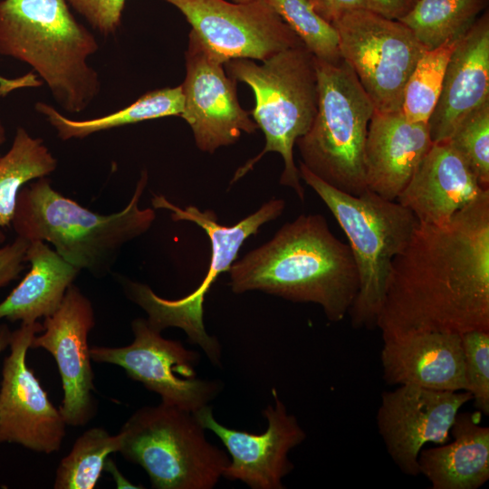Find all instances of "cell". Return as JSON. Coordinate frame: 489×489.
Returning <instances> with one entry per match:
<instances>
[{
	"label": "cell",
	"instance_id": "37",
	"mask_svg": "<svg viewBox=\"0 0 489 489\" xmlns=\"http://www.w3.org/2000/svg\"><path fill=\"white\" fill-rule=\"evenodd\" d=\"M6 139L5 129L0 120V145H2Z\"/></svg>",
	"mask_w": 489,
	"mask_h": 489
},
{
	"label": "cell",
	"instance_id": "38",
	"mask_svg": "<svg viewBox=\"0 0 489 489\" xmlns=\"http://www.w3.org/2000/svg\"><path fill=\"white\" fill-rule=\"evenodd\" d=\"M230 1L235 2V3H247L253 0H230Z\"/></svg>",
	"mask_w": 489,
	"mask_h": 489
},
{
	"label": "cell",
	"instance_id": "22",
	"mask_svg": "<svg viewBox=\"0 0 489 489\" xmlns=\"http://www.w3.org/2000/svg\"><path fill=\"white\" fill-rule=\"evenodd\" d=\"M453 440L421 449L419 474L433 489H477L489 479V427L476 415L458 412L451 427Z\"/></svg>",
	"mask_w": 489,
	"mask_h": 489
},
{
	"label": "cell",
	"instance_id": "21",
	"mask_svg": "<svg viewBox=\"0 0 489 489\" xmlns=\"http://www.w3.org/2000/svg\"><path fill=\"white\" fill-rule=\"evenodd\" d=\"M487 189L445 141L433 144L397 201L419 223L442 225Z\"/></svg>",
	"mask_w": 489,
	"mask_h": 489
},
{
	"label": "cell",
	"instance_id": "33",
	"mask_svg": "<svg viewBox=\"0 0 489 489\" xmlns=\"http://www.w3.org/2000/svg\"><path fill=\"white\" fill-rule=\"evenodd\" d=\"M30 241L21 236L0 248V288L16 279L24 270Z\"/></svg>",
	"mask_w": 489,
	"mask_h": 489
},
{
	"label": "cell",
	"instance_id": "3",
	"mask_svg": "<svg viewBox=\"0 0 489 489\" xmlns=\"http://www.w3.org/2000/svg\"><path fill=\"white\" fill-rule=\"evenodd\" d=\"M99 49L67 0H1L0 54L30 65L68 112L88 108L101 91L88 59Z\"/></svg>",
	"mask_w": 489,
	"mask_h": 489
},
{
	"label": "cell",
	"instance_id": "2",
	"mask_svg": "<svg viewBox=\"0 0 489 489\" xmlns=\"http://www.w3.org/2000/svg\"><path fill=\"white\" fill-rule=\"evenodd\" d=\"M228 273L235 293L261 291L316 303L332 322L349 313L360 287L349 244L331 233L320 214L287 222L271 240L235 260Z\"/></svg>",
	"mask_w": 489,
	"mask_h": 489
},
{
	"label": "cell",
	"instance_id": "34",
	"mask_svg": "<svg viewBox=\"0 0 489 489\" xmlns=\"http://www.w3.org/2000/svg\"><path fill=\"white\" fill-rule=\"evenodd\" d=\"M325 21L332 24L347 12L369 8L367 0H306Z\"/></svg>",
	"mask_w": 489,
	"mask_h": 489
},
{
	"label": "cell",
	"instance_id": "1",
	"mask_svg": "<svg viewBox=\"0 0 489 489\" xmlns=\"http://www.w3.org/2000/svg\"><path fill=\"white\" fill-rule=\"evenodd\" d=\"M375 327L382 340L489 331V189L445 225L418 222L391 263Z\"/></svg>",
	"mask_w": 489,
	"mask_h": 489
},
{
	"label": "cell",
	"instance_id": "27",
	"mask_svg": "<svg viewBox=\"0 0 489 489\" xmlns=\"http://www.w3.org/2000/svg\"><path fill=\"white\" fill-rule=\"evenodd\" d=\"M120 436L101 427L82 434L57 468L53 488L92 489L108 464V456L119 452Z\"/></svg>",
	"mask_w": 489,
	"mask_h": 489
},
{
	"label": "cell",
	"instance_id": "31",
	"mask_svg": "<svg viewBox=\"0 0 489 489\" xmlns=\"http://www.w3.org/2000/svg\"><path fill=\"white\" fill-rule=\"evenodd\" d=\"M466 391L475 407L489 414V331L474 330L461 335Z\"/></svg>",
	"mask_w": 489,
	"mask_h": 489
},
{
	"label": "cell",
	"instance_id": "19",
	"mask_svg": "<svg viewBox=\"0 0 489 489\" xmlns=\"http://www.w3.org/2000/svg\"><path fill=\"white\" fill-rule=\"evenodd\" d=\"M489 101V14L460 38L446 69L437 103L427 121L434 143L445 142L457 125Z\"/></svg>",
	"mask_w": 489,
	"mask_h": 489
},
{
	"label": "cell",
	"instance_id": "16",
	"mask_svg": "<svg viewBox=\"0 0 489 489\" xmlns=\"http://www.w3.org/2000/svg\"><path fill=\"white\" fill-rule=\"evenodd\" d=\"M272 396L273 404L263 411L268 425L262 434L220 424L209 405L193 413L205 430H210L222 441L231 455L222 477L241 481L253 489L285 487L283 479L294 467L289 453L305 440L306 433L297 418L287 412L274 388Z\"/></svg>",
	"mask_w": 489,
	"mask_h": 489
},
{
	"label": "cell",
	"instance_id": "36",
	"mask_svg": "<svg viewBox=\"0 0 489 489\" xmlns=\"http://www.w3.org/2000/svg\"><path fill=\"white\" fill-rule=\"evenodd\" d=\"M12 331L6 324L0 325V354L9 346Z\"/></svg>",
	"mask_w": 489,
	"mask_h": 489
},
{
	"label": "cell",
	"instance_id": "4",
	"mask_svg": "<svg viewBox=\"0 0 489 489\" xmlns=\"http://www.w3.org/2000/svg\"><path fill=\"white\" fill-rule=\"evenodd\" d=\"M148 175L141 173L129 204L117 213L101 215L54 190L47 177L19 192L13 227L18 236L52 244L65 261L96 276L110 272L121 247L146 233L156 214L141 209Z\"/></svg>",
	"mask_w": 489,
	"mask_h": 489
},
{
	"label": "cell",
	"instance_id": "8",
	"mask_svg": "<svg viewBox=\"0 0 489 489\" xmlns=\"http://www.w3.org/2000/svg\"><path fill=\"white\" fill-rule=\"evenodd\" d=\"M152 206L170 211L172 220L192 222L206 233L212 249L209 269L200 285L179 299L160 297L147 284L128 279L121 280L123 289L128 298L145 311L151 328L159 332L169 327L183 330L191 343L201 347L209 360L220 366L221 346L215 336L206 332L204 325L205 297L217 277L229 271L244 241L256 235L263 225L278 218L285 202L273 198L230 226L220 225L213 210L201 211L195 206L182 208L162 195H153Z\"/></svg>",
	"mask_w": 489,
	"mask_h": 489
},
{
	"label": "cell",
	"instance_id": "29",
	"mask_svg": "<svg viewBox=\"0 0 489 489\" xmlns=\"http://www.w3.org/2000/svg\"><path fill=\"white\" fill-rule=\"evenodd\" d=\"M264 1L316 59L331 63L342 60L336 29L322 19L306 0Z\"/></svg>",
	"mask_w": 489,
	"mask_h": 489
},
{
	"label": "cell",
	"instance_id": "23",
	"mask_svg": "<svg viewBox=\"0 0 489 489\" xmlns=\"http://www.w3.org/2000/svg\"><path fill=\"white\" fill-rule=\"evenodd\" d=\"M25 261L30 271L0 302V320L32 323L51 316L81 271L42 240L30 241Z\"/></svg>",
	"mask_w": 489,
	"mask_h": 489
},
{
	"label": "cell",
	"instance_id": "28",
	"mask_svg": "<svg viewBox=\"0 0 489 489\" xmlns=\"http://www.w3.org/2000/svg\"><path fill=\"white\" fill-rule=\"evenodd\" d=\"M460 38L426 50L417 61L406 82L401 105L409 121L427 123L437 103L448 61Z\"/></svg>",
	"mask_w": 489,
	"mask_h": 489
},
{
	"label": "cell",
	"instance_id": "10",
	"mask_svg": "<svg viewBox=\"0 0 489 489\" xmlns=\"http://www.w3.org/2000/svg\"><path fill=\"white\" fill-rule=\"evenodd\" d=\"M339 51L375 110H401L406 82L426 51L410 29L369 8L356 9L331 24Z\"/></svg>",
	"mask_w": 489,
	"mask_h": 489
},
{
	"label": "cell",
	"instance_id": "14",
	"mask_svg": "<svg viewBox=\"0 0 489 489\" xmlns=\"http://www.w3.org/2000/svg\"><path fill=\"white\" fill-rule=\"evenodd\" d=\"M43 330V325L34 321L21 322L12 331L10 353L2 369L0 444H18L51 454L60 450L67 424L26 363L32 340Z\"/></svg>",
	"mask_w": 489,
	"mask_h": 489
},
{
	"label": "cell",
	"instance_id": "20",
	"mask_svg": "<svg viewBox=\"0 0 489 489\" xmlns=\"http://www.w3.org/2000/svg\"><path fill=\"white\" fill-rule=\"evenodd\" d=\"M433 144L427 122L409 121L401 110H375L365 144L367 189L397 200Z\"/></svg>",
	"mask_w": 489,
	"mask_h": 489
},
{
	"label": "cell",
	"instance_id": "17",
	"mask_svg": "<svg viewBox=\"0 0 489 489\" xmlns=\"http://www.w3.org/2000/svg\"><path fill=\"white\" fill-rule=\"evenodd\" d=\"M43 330L31 349H43L54 358L62 379L63 398L59 408L67 425H86L94 416L93 371L88 335L94 326L91 301L72 283L59 308L44 318Z\"/></svg>",
	"mask_w": 489,
	"mask_h": 489
},
{
	"label": "cell",
	"instance_id": "12",
	"mask_svg": "<svg viewBox=\"0 0 489 489\" xmlns=\"http://www.w3.org/2000/svg\"><path fill=\"white\" fill-rule=\"evenodd\" d=\"M177 8L192 31L225 63L264 61L302 43L264 0H164Z\"/></svg>",
	"mask_w": 489,
	"mask_h": 489
},
{
	"label": "cell",
	"instance_id": "26",
	"mask_svg": "<svg viewBox=\"0 0 489 489\" xmlns=\"http://www.w3.org/2000/svg\"><path fill=\"white\" fill-rule=\"evenodd\" d=\"M488 0H417L398 20L431 50L462 37L487 6Z\"/></svg>",
	"mask_w": 489,
	"mask_h": 489
},
{
	"label": "cell",
	"instance_id": "18",
	"mask_svg": "<svg viewBox=\"0 0 489 489\" xmlns=\"http://www.w3.org/2000/svg\"><path fill=\"white\" fill-rule=\"evenodd\" d=\"M380 362L388 385L466 391L461 334L413 331L384 339Z\"/></svg>",
	"mask_w": 489,
	"mask_h": 489
},
{
	"label": "cell",
	"instance_id": "13",
	"mask_svg": "<svg viewBox=\"0 0 489 489\" xmlns=\"http://www.w3.org/2000/svg\"><path fill=\"white\" fill-rule=\"evenodd\" d=\"M185 60L181 117L191 128L198 149L214 153L238 141L243 132L254 133L258 127L238 101L236 81L192 30Z\"/></svg>",
	"mask_w": 489,
	"mask_h": 489
},
{
	"label": "cell",
	"instance_id": "15",
	"mask_svg": "<svg viewBox=\"0 0 489 489\" xmlns=\"http://www.w3.org/2000/svg\"><path fill=\"white\" fill-rule=\"evenodd\" d=\"M470 392L436 390L400 385L381 393L377 412L379 433L387 451L402 473L419 475L417 458L427 443L450 440L451 427Z\"/></svg>",
	"mask_w": 489,
	"mask_h": 489
},
{
	"label": "cell",
	"instance_id": "35",
	"mask_svg": "<svg viewBox=\"0 0 489 489\" xmlns=\"http://www.w3.org/2000/svg\"><path fill=\"white\" fill-rule=\"evenodd\" d=\"M369 9L388 18L398 20L405 15L417 0H367Z\"/></svg>",
	"mask_w": 489,
	"mask_h": 489
},
{
	"label": "cell",
	"instance_id": "32",
	"mask_svg": "<svg viewBox=\"0 0 489 489\" xmlns=\"http://www.w3.org/2000/svg\"><path fill=\"white\" fill-rule=\"evenodd\" d=\"M89 24L103 35L118 30L126 0H67Z\"/></svg>",
	"mask_w": 489,
	"mask_h": 489
},
{
	"label": "cell",
	"instance_id": "5",
	"mask_svg": "<svg viewBox=\"0 0 489 489\" xmlns=\"http://www.w3.org/2000/svg\"><path fill=\"white\" fill-rule=\"evenodd\" d=\"M224 65L231 78L252 89L255 104L251 115L265 139L264 149L236 170L231 184L250 171L264 154L276 152L284 165L280 184L293 189L303 202L304 188L293 159V147L309 130L318 109L315 57L302 44L260 63L232 59Z\"/></svg>",
	"mask_w": 489,
	"mask_h": 489
},
{
	"label": "cell",
	"instance_id": "7",
	"mask_svg": "<svg viewBox=\"0 0 489 489\" xmlns=\"http://www.w3.org/2000/svg\"><path fill=\"white\" fill-rule=\"evenodd\" d=\"M318 109L296 141L302 162L332 187L359 196L367 190L364 154L375 107L350 66L315 58Z\"/></svg>",
	"mask_w": 489,
	"mask_h": 489
},
{
	"label": "cell",
	"instance_id": "24",
	"mask_svg": "<svg viewBox=\"0 0 489 489\" xmlns=\"http://www.w3.org/2000/svg\"><path fill=\"white\" fill-rule=\"evenodd\" d=\"M35 110L43 115L62 140L83 139L95 132L167 116H181L183 94L181 85L148 91L133 103L113 113L89 120H72L44 102Z\"/></svg>",
	"mask_w": 489,
	"mask_h": 489
},
{
	"label": "cell",
	"instance_id": "25",
	"mask_svg": "<svg viewBox=\"0 0 489 489\" xmlns=\"http://www.w3.org/2000/svg\"><path fill=\"white\" fill-rule=\"evenodd\" d=\"M57 160L42 139L16 129L10 149L0 157V228L12 224L20 190L31 180L47 177Z\"/></svg>",
	"mask_w": 489,
	"mask_h": 489
},
{
	"label": "cell",
	"instance_id": "30",
	"mask_svg": "<svg viewBox=\"0 0 489 489\" xmlns=\"http://www.w3.org/2000/svg\"><path fill=\"white\" fill-rule=\"evenodd\" d=\"M489 188V101L465 118L446 140Z\"/></svg>",
	"mask_w": 489,
	"mask_h": 489
},
{
	"label": "cell",
	"instance_id": "6",
	"mask_svg": "<svg viewBox=\"0 0 489 489\" xmlns=\"http://www.w3.org/2000/svg\"><path fill=\"white\" fill-rule=\"evenodd\" d=\"M300 177L331 212L349 240L360 287L349 312L354 328H373L391 263L409 243L418 220L397 200L367 189L359 196L340 191L313 175L302 162Z\"/></svg>",
	"mask_w": 489,
	"mask_h": 489
},
{
	"label": "cell",
	"instance_id": "9",
	"mask_svg": "<svg viewBox=\"0 0 489 489\" xmlns=\"http://www.w3.org/2000/svg\"><path fill=\"white\" fill-rule=\"evenodd\" d=\"M118 435L119 452L140 465L156 489H211L230 462L193 413L163 403L139 408Z\"/></svg>",
	"mask_w": 489,
	"mask_h": 489
},
{
	"label": "cell",
	"instance_id": "11",
	"mask_svg": "<svg viewBox=\"0 0 489 489\" xmlns=\"http://www.w3.org/2000/svg\"><path fill=\"white\" fill-rule=\"evenodd\" d=\"M133 341L123 347L92 346L91 360L122 368L129 378L160 396L161 403L195 413L223 388L218 380L197 377L199 354L180 341L168 340L147 319L131 322Z\"/></svg>",
	"mask_w": 489,
	"mask_h": 489
}]
</instances>
